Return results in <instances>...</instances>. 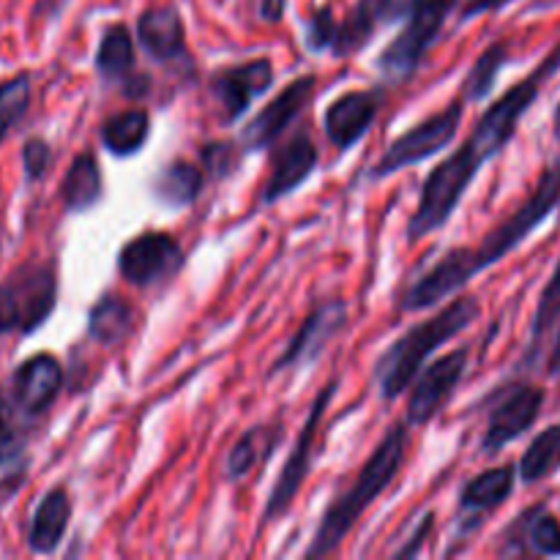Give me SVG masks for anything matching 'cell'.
Segmentation results:
<instances>
[{"label": "cell", "instance_id": "cell-1", "mask_svg": "<svg viewBox=\"0 0 560 560\" xmlns=\"http://www.w3.org/2000/svg\"><path fill=\"white\" fill-rule=\"evenodd\" d=\"M560 69V44L530 71L525 80L509 88L498 102H492L474 126L468 140L454 151L452 156L443 159L430 175H427L424 186H421L419 206H416L413 217L408 219V241L419 244L427 235L438 233L452 222L454 211L459 208L463 197L468 195L470 184L476 175L485 170L487 162L503 153V148L512 142L517 135L520 120L525 118L530 107L539 98L541 88Z\"/></svg>", "mask_w": 560, "mask_h": 560}, {"label": "cell", "instance_id": "cell-2", "mask_svg": "<svg viewBox=\"0 0 560 560\" xmlns=\"http://www.w3.org/2000/svg\"><path fill=\"white\" fill-rule=\"evenodd\" d=\"M560 202V156L541 173L539 184L528 195V200L503 219L495 230L481 238L479 246H457L446 252L435 266L427 268L408 290H405L399 310L402 312H424L438 306L441 301L452 299L454 293L465 288L470 279L479 277L487 268L498 266L506 255H512L523 241L534 235L536 228L552 217Z\"/></svg>", "mask_w": 560, "mask_h": 560}, {"label": "cell", "instance_id": "cell-3", "mask_svg": "<svg viewBox=\"0 0 560 560\" xmlns=\"http://www.w3.org/2000/svg\"><path fill=\"white\" fill-rule=\"evenodd\" d=\"M408 430L410 427L402 419L381 438V443L370 454V459L361 465L348 490L339 492L326 506L315 534H312L310 547L304 550V558L334 556L348 539L350 530L364 517L366 509L394 485V479L402 470L405 457H408Z\"/></svg>", "mask_w": 560, "mask_h": 560}, {"label": "cell", "instance_id": "cell-4", "mask_svg": "<svg viewBox=\"0 0 560 560\" xmlns=\"http://www.w3.org/2000/svg\"><path fill=\"white\" fill-rule=\"evenodd\" d=\"M479 315L481 301L476 295H457L430 320L416 323L402 337L394 339L392 348L383 350L381 359L375 361V386L383 402H397L427 364V359L454 337L468 331L479 320Z\"/></svg>", "mask_w": 560, "mask_h": 560}, {"label": "cell", "instance_id": "cell-5", "mask_svg": "<svg viewBox=\"0 0 560 560\" xmlns=\"http://www.w3.org/2000/svg\"><path fill=\"white\" fill-rule=\"evenodd\" d=\"M457 3L459 0H394V22L402 20L405 25L377 58L383 82L402 85L413 80Z\"/></svg>", "mask_w": 560, "mask_h": 560}, {"label": "cell", "instance_id": "cell-6", "mask_svg": "<svg viewBox=\"0 0 560 560\" xmlns=\"http://www.w3.org/2000/svg\"><path fill=\"white\" fill-rule=\"evenodd\" d=\"M58 306V271L52 260H27L0 282V334L31 337Z\"/></svg>", "mask_w": 560, "mask_h": 560}, {"label": "cell", "instance_id": "cell-7", "mask_svg": "<svg viewBox=\"0 0 560 560\" xmlns=\"http://www.w3.org/2000/svg\"><path fill=\"white\" fill-rule=\"evenodd\" d=\"M465 98L457 96L446 104L438 113L427 115L421 124H416L413 129H408L405 135H399L386 151L377 156V162L372 164L370 173H366V180L370 184H377V180H386L392 175L402 173V170L416 167V164L427 162L435 153L446 151L452 145V140L457 137L459 124L465 118Z\"/></svg>", "mask_w": 560, "mask_h": 560}, {"label": "cell", "instance_id": "cell-8", "mask_svg": "<svg viewBox=\"0 0 560 560\" xmlns=\"http://www.w3.org/2000/svg\"><path fill=\"white\" fill-rule=\"evenodd\" d=\"M337 392H339V377H331V381L317 392V397L312 399L304 427H301L299 438H295L293 443V452H290L288 459H284L277 485H273L271 495H268L266 501V509H262L260 528L282 520L284 514H288V509L295 503V498H299L301 487H304L306 476H310L312 470V463H315V443H317V435H320L323 419H326Z\"/></svg>", "mask_w": 560, "mask_h": 560}, {"label": "cell", "instance_id": "cell-9", "mask_svg": "<svg viewBox=\"0 0 560 560\" xmlns=\"http://www.w3.org/2000/svg\"><path fill=\"white\" fill-rule=\"evenodd\" d=\"M186 266V252L175 235L145 230L126 241L118 252V277L131 288H156L178 277Z\"/></svg>", "mask_w": 560, "mask_h": 560}, {"label": "cell", "instance_id": "cell-10", "mask_svg": "<svg viewBox=\"0 0 560 560\" xmlns=\"http://www.w3.org/2000/svg\"><path fill=\"white\" fill-rule=\"evenodd\" d=\"M468 348H457L432 361L430 366H421V372L410 383V399L405 408V424L410 430L432 424L446 410L468 372Z\"/></svg>", "mask_w": 560, "mask_h": 560}, {"label": "cell", "instance_id": "cell-11", "mask_svg": "<svg viewBox=\"0 0 560 560\" xmlns=\"http://www.w3.org/2000/svg\"><path fill=\"white\" fill-rule=\"evenodd\" d=\"M277 71L271 58H252L244 63L224 66L211 77V96L222 126H233L252 109V104L273 88Z\"/></svg>", "mask_w": 560, "mask_h": 560}, {"label": "cell", "instance_id": "cell-12", "mask_svg": "<svg viewBox=\"0 0 560 560\" xmlns=\"http://www.w3.org/2000/svg\"><path fill=\"white\" fill-rule=\"evenodd\" d=\"M345 326H348V301L331 299L317 304L315 310L304 317V323H301L299 331L293 334V339H290L288 348L282 350V355L273 361L268 377H277L284 375V372H295L315 364V361L326 353L328 345L342 334Z\"/></svg>", "mask_w": 560, "mask_h": 560}, {"label": "cell", "instance_id": "cell-13", "mask_svg": "<svg viewBox=\"0 0 560 560\" xmlns=\"http://www.w3.org/2000/svg\"><path fill=\"white\" fill-rule=\"evenodd\" d=\"M317 91V77L315 74H304L290 80L249 124L244 126L241 131V151L244 153H257V151H268L290 126L295 124L301 113L310 107V102L315 98Z\"/></svg>", "mask_w": 560, "mask_h": 560}, {"label": "cell", "instance_id": "cell-14", "mask_svg": "<svg viewBox=\"0 0 560 560\" xmlns=\"http://www.w3.org/2000/svg\"><path fill=\"white\" fill-rule=\"evenodd\" d=\"M541 408H545V392L539 386L517 383V386L503 388L498 402L487 413V430L481 435L479 452L485 457L503 452L509 443L523 438L539 421Z\"/></svg>", "mask_w": 560, "mask_h": 560}, {"label": "cell", "instance_id": "cell-15", "mask_svg": "<svg viewBox=\"0 0 560 560\" xmlns=\"http://www.w3.org/2000/svg\"><path fill=\"white\" fill-rule=\"evenodd\" d=\"M63 392V364L52 353H33L11 372V405L25 419H42Z\"/></svg>", "mask_w": 560, "mask_h": 560}, {"label": "cell", "instance_id": "cell-16", "mask_svg": "<svg viewBox=\"0 0 560 560\" xmlns=\"http://www.w3.org/2000/svg\"><path fill=\"white\" fill-rule=\"evenodd\" d=\"M317 164H320V151L312 142L310 129H299L295 135H290L273 151L271 170H268V178L262 184L260 197H257V206L271 208L288 195H293L295 189H301L312 178Z\"/></svg>", "mask_w": 560, "mask_h": 560}, {"label": "cell", "instance_id": "cell-17", "mask_svg": "<svg viewBox=\"0 0 560 560\" xmlns=\"http://www.w3.org/2000/svg\"><path fill=\"white\" fill-rule=\"evenodd\" d=\"M383 107L381 88H355L334 98L323 113V131L337 151H350L375 126Z\"/></svg>", "mask_w": 560, "mask_h": 560}, {"label": "cell", "instance_id": "cell-18", "mask_svg": "<svg viewBox=\"0 0 560 560\" xmlns=\"http://www.w3.org/2000/svg\"><path fill=\"white\" fill-rule=\"evenodd\" d=\"M514 485H517V465L512 463L498 465L465 481L457 503V539L465 541L474 536L487 523V517L512 498Z\"/></svg>", "mask_w": 560, "mask_h": 560}, {"label": "cell", "instance_id": "cell-19", "mask_svg": "<svg viewBox=\"0 0 560 560\" xmlns=\"http://www.w3.org/2000/svg\"><path fill=\"white\" fill-rule=\"evenodd\" d=\"M137 44L156 66L189 63L186 25L175 3L151 5L137 20Z\"/></svg>", "mask_w": 560, "mask_h": 560}, {"label": "cell", "instance_id": "cell-20", "mask_svg": "<svg viewBox=\"0 0 560 560\" xmlns=\"http://www.w3.org/2000/svg\"><path fill=\"white\" fill-rule=\"evenodd\" d=\"M545 556L560 558V523L545 503L520 514L503 534L501 556Z\"/></svg>", "mask_w": 560, "mask_h": 560}, {"label": "cell", "instance_id": "cell-21", "mask_svg": "<svg viewBox=\"0 0 560 560\" xmlns=\"http://www.w3.org/2000/svg\"><path fill=\"white\" fill-rule=\"evenodd\" d=\"M71 514H74V506H71L69 490L60 485L47 490V495L38 501L36 512H33L31 525H27V550L33 556H55L58 547L63 545L66 534H69Z\"/></svg>", "mask_w": 560, "mask_h": 560}, {"label": "cell", "instance_id": "cell-22", "mask_svg": "<svg viewBox=\"0 0 560 560\" xmlns=\"http://www.w3.org/2000/svg\"><path fill=\"white\" fill-rule=\"evenodd\" d=\"M388 22H394V0H359L339 22L331 55L337 60L355 58Z\"/></svg>", "mask_w": 560, "mask_h": 560}, {"label": "cell", "instance_id": "cell-23", "mask_svg": "<svg viewBox=\"0 0 560 560\" xmlns=\"http://www.w3.org/2000/svg\"><path fill=\"white\" fill-rule=\"evenodd\" d=\"M206 170L186 159H173V162L162 164L156 175L148 184L153 200L159 206L170 208V211H184L200 200L202 189H206Z\"/></svg>", "mask_w": 560, "mask_h": 560}, {"label": "cell", "instance_id": "cell-24", "mask_svg": "<svg viewBox=\"0 0 560 560\" xmlns=\"http://www.w3.org/2000/svg\"><path fill=\"white\" fill-rule=\"evenodd\" d=\"M93 66H96V74L102 77V82H107V85H120L124 91H129L131 82L140 80V77H135V36H131V31L124 22H113V25L104 27L102 38H98Z\"/></svg>", "mask_w": 560, "mask_h": 560}, {"label": "cell", "instance_id": "cell-25", "mask_svg": "<svg viewBox=\"0 0 560 560\" xmlns=\"http://www.w3.org/2000/svg\"><path fill=\"white\" fill-rule=\"evenodd\" d=\"M102 200L104 178L96 153L80 151L60 180V206L66 213H91Z\"/></svg>", "mask_w": 560, "mask_h": 560}, {"label": "cell", "instance_id": "cell-26", "mask_svg": "<svg viewBox=\"0 0 560 560\" xmlns=\"http://www.w3.org/2000/svg\"><path fill=\"white\" fill-rule=\"evenodd\" d=\"M137 310L118 293L98 295L96 304L88 312V339L102 348H118L135 334Z\"/></svg>", "mask_w": 560, "mask_h": 560}, {"label": "cell", "instance_id": "cell-27", "mask_svg": "<svg viewBox=\"0 0 560 560\" xmlns=\"http://www.w3.org/2000/svg\"><path fill=\"white\" fill-rule=\"evenodd\" d=\"M98 137H102L104 151L113 153V156H135L145 148L148 137H151V115L145 107L120 109L104 120Z\"/></svg>", "mask_w": 560, "mask_h": 560}, {"label": "cell", "instance_id": "cell-28", "mask_svg": "<svg viewBox=\"0 0 560 560\" xmlns=\"http://www.w3.org/2000/svg\"><path fill=\"white\" fill-rule=\"evenodd\" d=\"M282 424H262L252 427L244 435L235 441V446L230 448L228 459H224V476L230 481H241L252 474V468L260 463H266L273 454V448L282 443Z\"/></svg>", "mask_w": 560, "mask_h": 560}, {"label": "cell", "instance_id": "cell-29", "mask_svg": "<svg viewBox=\"0 0 560 560\" xmlns=\"http://www.w3.org/2000/svg\"><path fill=\"white\" fill-rule=\"evenodd\" d=\"M560 468V424L547 427L545 432L530 441V446L525 448L523 459H520L517 470L520 479L525 485H536V481L547 479Z\"/></svg>", "mask_w": 560, "mask_h": 560}, {"label": "cell", "instance_id": "cell-30", "mask_svg": "<svg viewBox=\"0 0 560 560\" xmlns=\"http://www.w3.org/2000/svg\"><path fill=\"white\" fill-rule=\"evenodd\" d=\"M506 63H509V44L506 42L490 44V47L476 58V63L470 66L459 96H463L465 102H485V98L492 93V88H495L501 71L506 69Z\"/></svg>", "mask_w": 560, "mask_h": 560}, {"label": "cell", "instance_id": "cell-31", "mask_svg": "<svg viewBox=\"0 0 560 560\" xmlns=\"http://www.w3.org/2000/svg\"><path fill=\"white\" fill-rule=\"evenodd\" d=\"M31 470V454H27L25 432L16 430L14 435L0 443V503H9L27 481Z\"/></svg>", "mask_w": 560, "mask_h": 560}, {"label": "cell", "instance_id": "cell-32", "mask_svg": "<svg viewBox=\"0 0 560 560\" xmlns=\"http://www.w3.org/2000/svg\"><path fill=\"white\" fill-rule=\"evenodd\" d=\"M31 98L33 80L27 71L0 82V142H3L5 135L25 118L27 109H31Z\"/></svg>", "mask_w": 560, "mask_h": 560}, {"label": "cell", "instance_id": "cell-33", "mask_svg": "<svg viewBox=\"0 0 560 560\" xmlns=\"http://www.w3.org/2000/svg\"><path fill=\"white\" fill-rule=\"evenodd\" d=\"M560 320V260L552 271L550 282L545 284L539 295V306H536L534 323H530V350L528 353H536L541 345V337L550 331L552 326Z\"/></svg>", "mask_w": 560, "mask_h": 560}, {"label": "cell", "instance_id": "cell-34", "mask_svg": "<svg viewBox=\"0 0 560 560\" xmlns=\"http://www.w3.org/2000/svg\"><path fill=\"white\" fill-rule=\"evenodd\" d=\"M241 156H244V151H241L238 142L233 140H217L202 145L200 159H202V167H206V178H213V180L230 178V175L238 170Z\"/></svg>", "mask_w": 560, "mask_h": 560}, {"label": "cell", "instance_id": "cell-35", "mask_svg": "<svg viewBox=\"0 0 560 560\" xmlns=\"http://www.w3.org/2000/svg\"><path fill=\"white\" fill-rule=\"evenodd\" d=\"M337 31H339V22H337V16H334L331 5H323V9H317L315 14L304 22L306 52H312V55L331 52Z\"/></svg>", "mask_w": 560, "mask_h": 560}, {"label": "cell", "instance_id": "cell-36", "mask_svg": "<svg viewBox=\"0 0 560 560\" xmlns=\"http://www.w3.org/2000/svg\"><path fill=\"white\" fill-rule=\"evenodd\" d=\"M52 167V148L44 137H27L22 142V175H25V184H38L44 175Z\"/></svg>", "mask_w": 560, "mask_h": 560}, {"label": "cell", "instance_id": "cell-37", "mask_svg": "<svg viewBox=\"0 0 560 560\" xmlns=\"http://www.w3.org/2000/svg\"><path fill=\"white\" fill-rule=\"evenodd\" d=\"M435 528V512H427L424 517L419 520V525H416L413 536H410L408 541H405L402 547H397V550L392 552L394 558H416L421 552V545L427 541V536H430V530Z\"/></svg>", "mask_w": 560, "mask_h": 560}, {"label": "cell", "instance_id": "cell-38", "mask_svg": "<svg viewBox=\"0 0 560 560\" xmlns=\"http://www.w3.org/2000/svg\"><path fill=\"white\" fill-rule=\"evenodd\" d=\"M509 3H514V0H468V3L463 5V14H459V22H468V20H474V16L492 14V11H501V9H506Z\"/></svg>", "mask_w": 560, "mask_h": 560}, {"label": "cell", "instance_id": "cell-39", "mask_svg": "<svg viewBox=\"0 0 560 560\" xmlns=\"http://www.w3.org/2000/svg\"><path fill=\"white\" fill-rule=\"evenodd\" d=\"M14 413L16 410H14V405H11V397H5V394L0 392V443L16 432Z\"/></svg>", "mask_w": 560, "mask_h": 560}, {"label": "cell", "instance_id": "cell-40", "mask_svg": "<svg viewBox=\"0 0 560 560\" xmlns=\"http://www.w3.org/2000/svg\"><path fill=\"white\" fill-rule=\"evenodd\" d=\"M260 20L262 22H279L288 11V0H260Z\"/></svg>", "mask_w": 560, "mask_h": 560}, {"label": "cell", "instance_id": "cell-41", "mask_svg": "<svg viewBox=\"0 0 560 560\" xmlns=\"http://www.w3.org/2000/svg\"><path fill=\"white\" fill-rule=\"evenodd\" d=\"M547 375H550V377H558L560 375V328H558V334H556V342H552L550 359H547Z\"/></svg>", "mask_w": 560, "mask_h": 560}, {"label": "cell", "instance_id": "cell-42", "mask_svg": "<svg viewBox=\"0 0 560 560\" xmlns=\"http://www.w3.org/2000/svg\"><path fill=\"white\" fill-rule=\"evenodd\" d=\"M552 131H556V140L560 142V104L556 107V115H552Z\"/></svg>", "mask_w": 560, "mask_h": 560}]
</instances>
